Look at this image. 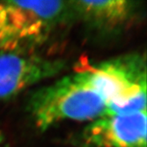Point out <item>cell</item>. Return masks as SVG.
<instances>
[{
	"label": "cell",
	"mask_w": 147,
	"mask_h": 147,
	"mask_svg": "<svg viewBox=\"0 0 147 147\" xmlns=\"http://www.w3.org/2000/svg\"><path fill=\"white\" fill-rule=\"evenodd\" d=\"M76 75L106 101L105 115L146 110V67L137 54L79 67Z\"/></svg>",
	"instance_id": "obj_1"
},
{
	"label": "cell",
	"mask_w": 147,
	"mask_h": 147,
	"mask_svg": "<svg viewBox=\"0 0 147 147\" xmlns=\"http://www.w3.org/2000/svg\"><path fill=\"white\" fill-rule=\"evenodd\" d=\"M106 101L74 73L34 92L28 110L38 128L46 131L65 120H94L105 115Z\"/></svg>",
	"instance_id": "obj_2"
},
{
	"label": "cell",
	"mask_w": 147,
	"mask_h": 147,
	"mask_svg": "<svg viewBox=\"0 0 147 147\" xmlns=\"http://www.w3.org/2000/svg\"><path fill=\"white\" fill-rule=\"evenodd\" d=\"M65 67L59 59H48L22 52L0 54V100L9 99Z\"/></svg>",
	"instance_id": "obj_3"
},
{
	"label": "cell",
	"mask_w": 147,
	"mask_h": 147,
	"mask_svg": "<svg viewBox=\"0 0 147 147\" xmlns=\"http://www.w3.org/2000/svg\"><path fill=\"white\" fill-rule=\"evenodd\" d=\"M146 110L104 115L92 120L80 135L84 147H146Z\"/></svg>",
	"instance_id": "obj_4"
},
{
	"label": "cell",
	"mask_w": 147,
	"mask_h": 147,
	"mask_svg": "<svg viewBox=\"0 0 147 147\" xmlns=\"http://www.w3.org/2000/svg\"><path fill=\"white\" fill-rule=\"evenodd\" d=\"M46 30L42 26L25 11L0 2V54L22 52L42 42Z\"/></svg>",
	"instance_id": "obj_5"
},
{
	"label": "cell",
	"mask_w": 147,
	"mask_h": 147,
	"mask_svg": "<svg viewBox=\"0 0 147 147\" xmlns=\"http://www.w3.org/2000/svg\"><path fill=\"white\" fill-rule=\"evenodd\" d=\"M72 11L89 26L114 30L127 24L134 15V3L127 0L71 1Z\"/></svg>",
	"instance_id": "obj_6"
},
{
	"label": "cell",
	"mask_w": 147,
	"mask_h": 147,
	"mask_svg": "<svg viewBox=\"0 0 147 147\" xmlns=\"http://www.w3.org/2000/svg\"><path fill=\"white\" fill-rule=\"evenodd\" d=\"M14 5L38 21L47 31L51 27L62 21L72 11L70 3L60 0L47 1H9Z\"/></svg>",
	"instance_id": "obj_7"
},
{
	"label": "cell",
	"mask_w": 147,
	"mask_h": 147,
	"mask_svg": "<svg viewBox=\"0 0 147 147\" xmlns=\"http://www.w3.org/2000/svg\"><path fill=\"white\" fill-rule=\"evenodd\" d=\"M3 142V135H2V133L0 132V142Z\"/></svg>",
	"instance_id": "obj_8"
}]
</instances>
